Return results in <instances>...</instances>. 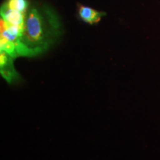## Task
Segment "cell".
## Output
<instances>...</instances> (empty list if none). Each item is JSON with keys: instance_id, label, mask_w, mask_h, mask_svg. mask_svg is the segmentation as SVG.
<instances>
[{"instance_id": "cell-1", "label": "cell", "mask_w": 160, "mask_h": 160, "mask_svg": "<svg viewBox=\"0 0 160 160\" xmlns=\"http://www.w3.org/2000/svg\"><path fill=\"white\" fill-rule=\"evenodd\" d=\"M62 33L57 12L44 3L32 2L25 13L17 57H35L47 51Z\"/></svg>"}, {"instance_id": "cell-2", "label": "cell", "mask_w": 160, "mask_h": 160, "mask_svg": "<svg viewBox=\"0 0 160 160\" xmlns=\"http://www.w3.org/2000/svg\"><path fill=\"white\" fill-rule=\"evenodd\" d=\"M13 59L5 52H0V71L2 77L8 83H13L20 78L13 65Z\"/></svg>"}, {"instance_id": "cell-3", "label": "cell", "mask_w": 160, "mask_h": 160, "mask_svg": "<svg viewBox=\"0 0 160 160\" xmlns=\"http://www.w3.org/2000/svg\"><path fill=\"white\" fill-rule=\"evenodd\" d=\"M78 12H79V16L81 19L90 25H93V24L99 22L102 17L106 15L105 12L96 11L91 8L84 5L79 6Z\"/></svg>"}, {"instance_id": "cell-4", "label": "cell", "mask_w": 160, "mask_h": 160, "mask_svg": "<svg viewBox=\"0 0 160 160\" xmlns=\"http://www.w3.org/2000/svg\"><path fill=\"white\" fill-rule=\"evenodd\" d=\"M3 5H5L10 9L26 13L30 3L28 0H8Z\"/></svg>"}]
</instances>
